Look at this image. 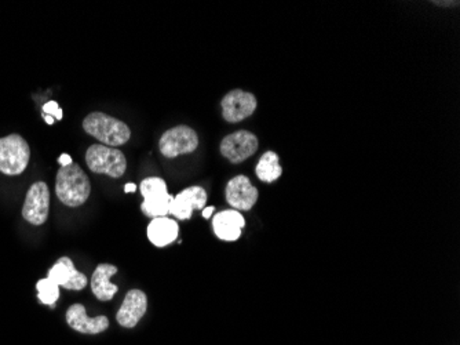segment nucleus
I'll return each instance as SVG.
<instances>
[{"label": "nucleus", "mask_w": 460, "mask_h": 345, "mask_svg": "<svg viewBox=\"0 0 460 345\" xmlns=\"http://www.w3.org/2000/svg\"><path fill=\"white\" fill-rule=\"evenodd\" d=\"M199 146L197 133L188 126H177L167 130L159 142L163 156L172 159L179 155L192 153Z\"/></svg>", "instance_id": "423d86ee"}, {"label": "nucleus", "mask_w": 460, "mask_h": 345, "mask_svg": "<svg viewBox=\"0 0 460 345\" xmlns=\"http://www.w3.org/2000/svg\"><path fill=\"white\" fill-rule=\"evenodd\" d=\"M30 158L28 142L18 134L0 138V171L7 176L21 174Z\"/></svg>", "instance_id": "39448f33"}, {"label": "nucleus", "mask_w": 460, "mask_h": 345, "mask_svg": "<svg viewBox=\"0 0 460 345\" xmlns=\"http://www.w3.org/2000/svg\"><path fill=\"white\" fill-rule=\"evenodd\" d=\"M117 274V267L112 264H100L91 278V290L100 301H111L118 292V287L111 282Z\"/></svg>", "instance_id": "dca6fc26"}, {"label": "nucleus", "mask_w": 460, "mask_h": 345, "mask_svg": "<svg viewBox=\"0 0 460 345\" xmlns=\"http://www.w3.org/2000/svg\"><path fill=\"white\" fill-rule=\"evenodd\" d=\"M55 194L68 208L85 205L91 194V184L85 170L76 163L61 167L57 173Z\"/></svg>", "instance_id": "f257e3e1"}, {"label": "nucleus", "mask_w": 460, "mask_h": 345, "mask_svg": "<svg viewBox=\"0 0 460 345\" xmlns=\"http://www.w3.org/2000/svg\"><path fill=\"white\" fill-rule=\"evenodd\" d=\"M215 212V208L214 206H210V208H204L203 209V217L204 219H210Z\"/></svg>", "instance_id": "4be33fe9"}, {"label": "nucleus", "mask_w": 460, "mask_h": 345, "mask_svg": "<svg viewBox=\"0 0 460 345\" xmlns=\"http://www.w3.org/2000/svg\"><path fill=\"white\" fill-rule=\"evenodd\" d=\"M148 310V297L141 290H130L116 315L117 323L125 329H132L143 318Z\"/></svg>", "instance_id": "f8f14e48"}, {"label": "nucleus", "mask_w": 460, "mask_h": 345, "mask_svg": "<svg viewBox=\"0 0 460 345\" xmlns=\"http://www.w3.org/2000/svg\"><path fill=\"white\" fill-rule=\"evenodd\" d=\"M434 4H439V6H459V1H434Z\"/></svg>", "instance_id": "5701e85b"}, {"label": "nucleus", "mask_w": 460, "mask_h": 345, "mask_svg": "<svg viewBox=\"0 0 460 345\" xmlns=\"http://www.w3.org/2000/svg\"><path fill=\"white\" fill-rule=\"evenodd\" d=\"M207 203V192L202 187H189L174 196L172 206L170 214H172L177 220H189L192 217L193 210L204 209Z\"/></svg>", "instance_id": "9b49d317"}, {"label": "nucleus", "mask_w": 460, "mask_h": 345, "mask_svg": "<svg viewBox=\"0 0 460 345\" xmlns=\"http://www.w3.org/2000/svg\"><path fill=\"white\" fill-rule=\"evenodd\" d=\"M58 163L61 165V167H64V166H69V165H72L73 162H72V158H71L68 153H62V155L60 156V159H58Z\"/></svg>", "instance_id": "412c9836"}, {"label": "nucleus", "mask_w": 460, "mask_h": 345, "mask_svg": "<svg viewBox=\"0 0 460 345\" xmlns=\"http://www.w3.org/2000/svg\"><path fill=\"white\" fill-rule=\"evenodd\" d=\"M83 128L103 145L112 148L124 145L131 137V130L124 121L103 112H93L86 116Z\"/></svg>", "instance_id": "f03ea898"}, {"label": "nucleus", "mask_w": 460, "mask_h": 345, "mask_svg": "<svg viewBox=\"0 0 460 345\" xmlns=\"http://www.w3.org/2000/svg\"><path fill=\"white\" fill-rule=\"evenodd\" d=\"M139 190L143 196L141 210L146 217L153 220L170 214L174 196L168 194L167 184L163 178L148 177L141 183Z\"/></svg>", "instance_id": "7ed1b4c3"}, {"label": "nucleus", "mask_w": 460, "mask_h": 345, "mask_svg": "<svg viewBox=\"0 0 460 345\" xmlns=\"http://www.w3.org/2000/svg\"><path fill=\"white\" fill-rule=\"evenodd\" d=\"M255 173L256 177L265 183H273L278 180L283 174V169L278 163V155L273 151H267L266 153H263L256 165Z\"/></svg>", "instance_id": "a211bd4d"}, {"label": "nucleus", "mask_w": 460, "mask_h": 345, "mask_svg": "<svg viewBox=\"0 0 460 345\" xmlns=\"http://www.w3.org/2000/svg\"><path fill=\"white\" fill-rule=\"evenodd\" d=\"M135 190H136V185H135V184H125V187H124V192H125V194L135 192Z\"/></svg>", "instance_id": "b1692460"}, {"label": "nucleus", "mask_w": 460, "mask_h": 345, "mask_svg": "<svg viewBox=\"0 0 460 345\" xmlns=\"http://www.w3.org/2000/svg\"><path fill=\"white\" fill-rule=\"evenodd\" d=\"M86 163L93 173L107 174L112 178H120L127 169L124 153L117 148L103 144H94L87 149Z\"/></svg>", "instance_id": "20e7f679"}, {"label": "nucleus", "mask_w": 460, "mask_h": 345, "mask_svg": "<svg viewBox=\"0 0 460 345\" xmlns=\"http://www.w3.org/2000/svg\"><path fill=\"white\" fill-rule=\"evenodd\" d=\"M222 116L229 123H238L252 115L256 110V99L254 94L242 90H231L222 103Z\"/></svg>", "instance_id": "1a4fd4ad"}, {"label": "nucleus", "mask_w": 460, "mask_h": 345, "mask_svg": "<svg viewBox=\"0 0 460 345\" xmlns=\"http://www.w3.org/2000/svg\"><path fill=\"white\" fill-rule=\"evenodd\" d=\"M36 289H37V298L42 301V304L54 307V304L60 298V286H57L54 282L46 278L37 282Z\"/></svg>", "instance_id": "6ab92c4d"}, {"label": "nucleus", "mask_w": 460, "mask_h": 345, "mask_svg": "<svg viewBox=\"0 0 460 345\" xmlns=\"http://www.w3.org/2000/svg\"><path fill=\"white\" fill-rule=\"evenodd\" d=\"M50 209V192L48 187L43 181H37L28 190L22 217L32 226H43L47 221Z\"/></svg>", "instance_id": "0eeeda50"}, {"label": "nucleus", "mask_w": 460, "mask_h": 345, "mask_svg": "<svg viewBox=\"0 0 460 345\" xmlns=\"http://www.w3.org/2000/svg\"><path fill=\"white\" fill-rule=\"evenodd\" d=\"M58 110H60V107L55 101H50V103L44 104V107H43V112L47 114V115L53 116V117L55 116Z\"/></svg>", "instance_id": "aec40b11"}, {"label": "nucleus", "mask_w": 460, "mask_h": 345, "mask_svg": "<svg viewBox=\"0 0 460 345\" xmlns=\"http://www.w3.org/2000/svg\"><path fill=\"white\" fill-rule=\"evenodd\" d=\"M67 322L73 330L85 335H100L109 328V319L107 317L100 315L89 318L86 308L82 304H73L69 307L67 311Z\"/></svg>", "instance_id": "4468645a"}, {"label": "nucleus", "mask_w": 460, "mask_h": 345, "mask_svg": "<svg viewBox=\"0 0 460 345\" xmlns=\"http://www.w3.org/2000/svg\"><path fill=\"white\" fill-rule=\"evenodd\" d=\"M43 117H44V120H46L47 124H54V121H55V119L53 116L43 115Z\"/></svg>", "instance_id": "393cba45"}, {"label": "nucleus", "mask_w": 460, "mask_h": 345, "mask_svg": "<svg viewBox=\"0 0 460 345\" xmlns=\"http://www.w3.org/2000/svg\"><path fill=\"white\" fill-rule=\"evenodd\" d=\"M227 201L237 212H248L258 201V190L245 176L231 178L227 187Z\"/></svg>", "instance_id": "9d476101"}, {"label": "nucleus", "mask_w": 460, "mask_h": 345, "mask_svg": "<svg viewBox=\"0 0 460 345\" xmlns=\"http://www.w3.org/2000/svg\"><path fill=\"white\" fill-rule=\"evenodd\" d=\"M220 148L221 153L231 163H241L256 152L258 138L247 130H238L227 135Z\"/></svg>", "instance_id": "6e6552de"}, {"label": "nucleus", "mask_w": 460, "mask_h": 345, "mask_svg": "<svg viewBox=\"0 0 460 345\" xmlns=\"http://www.w3.org/2000/svg\"><path fill=\"white\" fill-rule=\"evenodd\" d=\"M179 227L168 217L153 219L148 226V239L156 247H166L177 240Z\"/></svg>", "instance_id": "f3484780"}, {"label": "nucleus", "mask_w": 460, "mask_h": 345, "mask_svg": "<svg viewBox=\"0 0 460 345\" xmlns=\"http://www.w3.org/2000/svg\"><path fill=\"white\" fill-rule=\"evenodd\" d=\"M245 226L242 214L234 209L224 210L213 219V228L215 235L225 242H234L241 236Z\"/></svg>", "instance_id": "2eb2a0df"}, {"label": "nucleus", "mask_w": 460, "mask_h": 345, "mask_svg": "<svg viewBox=\"0 0 460 345\" xmlns=\"http://www.w3.org/2000/svg\"><path fill=\"white\" fill-rule=\"evenodd\" d=\"M47 278L57 286H62L68 290H83L89 282L87 276L79 272L68 257H61L51 267Z\"/></svg>", "instance_id": "ddd939ff"}]
</instances>
